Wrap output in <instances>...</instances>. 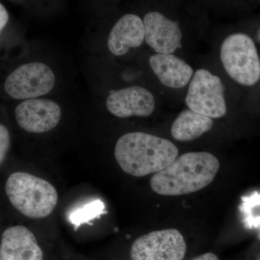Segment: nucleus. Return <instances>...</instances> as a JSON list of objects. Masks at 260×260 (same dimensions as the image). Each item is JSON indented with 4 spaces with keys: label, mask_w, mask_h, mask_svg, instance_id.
Wrapping results in <instances>:
<instances>
[{
    "label": "nucleus",
    "mask_w": 260,
    "mask_h": 260,
    "mask_svg": "<svg viewBox=\"0 0 260 260\" xmlns=\"http://www.w3.org/2000/svg\"><path fill=\"white\" fill-rule=\"evenodd\" d=\"M106 105L108 111L116 117H146L154 112L155 99L148 89L135 85L111 91Z\"/></svg>",
    "instance_id": "nucleus-9"
},
{
    "label": "nucleus",
    "mask_w": 260,
    "mask_h": 260,
    "mask_svg": "<svg viewBox=\"0 0 260 260\" xmlns=\"http://www.w3.org/2000/svg\"><path fill=\"white\" fill-rule=\"evenodd\" d=\"M259 30H258V42H259Z\"/></svg>",
    "instance_id": "nucleus-20"
},
{
    "label": "nucleus",
    "mask_w": 260,
    "mask_h": 260,
    "mask_svg": "<svg viewBox=\"0 0 260 260\" xmlns=\"http://www.w3.org/2000/svg\"><path fill=\"white\" fill-rule=\"evenodd\" d=\"M104 210V203L100 200H95L75 211L70 216V220L75 225H79L83 222L88 221L90 219L99 216Z\"/></svg>",
    "instance_id": "nucleus-16"
},
{
    "label": "nucleus",
    "mask_w": 260,
    "mask_h": 260,
    "mask_svg": "<svg viewBox=\"0 0 260 260\" xmlns=\"http://www.w3.org/2000/svg\"><path fill=\"white\" fill-rule=\"evenodd\" d=\"M9 20V14L4 5L0 3V35Z\"/></svg>",
    "instance_id": "nucleus-18"
},
{
    "label": "nucleus",
    "mask_w": 260,
    "mask_h": 260,
    "mask_svg": "<svg viewBox=\"0 0 260 260\" xmlns=\"http://www.w3.org/2000/svg\"><path fill=\"white\" fill-rule=\"evenodd\" d=\"M187 246L177 229L155 231L135 241L130 250L132 260H183Z\"/></svg>",
    "instance_id": "nucleus-7"
},
{
    "label": "nucleus",
    "mask_w": 260,
    "mask_h": 260,
    "mask_svg": "<svg viewBox=\"0 0 260 260\" xmlns=\"http://www.w3.org/2000/svg\"><path fill=\"white\" fill-rule=\"evenodd\" d=\"M220 162L208 152H189L177 157L150 179L152 189L164 196H180L204 189L215 179Z\"/></svg>",
    "instance_id": "nucleus-1"
},
{
    "label": "nucleus",
    "mask_w": 260,
    "mask_h": 260,
    "mask_svg": "<svg viewBox=\"0 0 260 260\" xmlns=\"http://www.w3.org/2000/svg\"><path fill=\"white\" fill-rule=\"evenodd\" d=\"M220 59L228 75L237 83L252 86L259 81V54L249 36L235 34L228 37L222 44Z\"/></svg>",
    "instance_id": "nucleus-4"
},
{
    "label": "nucleus",
    "mask_w": 260,
    "mask_h": 260,
    "mask_svg": "<svg viewBox=\"0 0 260 260\" xmlns=\"http://www.w3.org/2000/svg\"><path fill=\"white\" fill-rule=\"evenodd\" d=\"M191 260H220L219 259L218 256L216 254H214L212 252L205 253V254H201L196 256V257L193 258Z\"/></svg>",
    "instance_id": "nucleus-19"
},
{
    "label": "nucleus",
    "mask_w": 260,
    "mask_h": 260,
    "mask_svg": "<svg viewBox=\"0 0 260 260\" xmlns=\"http://www.w3.org/2000/svg\"><path fill=\"white\" fill-rule=\"evenodd\" d=\"M44 254L35 235L28 228H8L2 235L0 260H43Z\"/></svg>",
    "instance_id": "nucleus-11"
},
{
    "label": "nucleus",
    "mask_w": 260,
    "mask_h": 260,
    "mask_svg": "<svg viewBox=\"0 0 260 260\" xmlns=\"http://www.w3.org/2000/svg\"><path fill=\"white\" fill-rule=\"evenodd\" d=\"M149 63L159 81L168 88H184L194 74L187 63L172 54L157 53L150 56Z\"/></svg>",
    "instance_id": "nucleus-13"
},
{
    "label": "nucleus",
    "mask_w": 260,
    "mask_h": 260,
    "mask_svg": "<svg viewBox=\"0 0 260 260\" xmlns=\"http://www.w3.org/2000/svg\"><path fill=\"white\" fill-rule=\"evenodd\" d=\"M145 41V26L143 20L136 15L121 17L111 30L108 38V48L115 56L126 54L132 48H138Z\"/></svg>",
    "instance_id": "nucleus-12"
},
{
    "label": "nucleus",
    "mask_w": 260,
    "mask_h": 260,
    "mask_svg": "<svg viewBox=\"0 0 260 260\" xmlns=\"http://www.w3.org/2000/svg\"><path fill=\"white\" fill-rule=\"evenodd\" d=\"M178 155L177 147L169 140L140 132L122 135L114 149V156L121 169L137 177L162 170Z\"/></svg>",
    "instance_id": "nucleus-2"
},
{
    "label": "nucleus",
    "mask_w": 260,
    "mask_h": 260,
    "mask_svg": "<svg viewBox=\"0 0 260 260\" xmlns=\"http://www.w3.org/2000/svg\"><path fill=\"white\" fill-rule=\"evenodd\" d=\"M221 80L208 70L195 72L189 84L186 104L190 110L210 118L223 117L227 112Z\"/></svg>",
    "instance_id": "nucleus-5"
},
{
    "label": "nucleus",
    "mask_w": 260,
    "mask_h": 260,
    "mask_svg": "<svg viewBox=\"0 0 260 260\" xmlns=\"http://www.w3.org/2000/svg\"><path fill=\"white\" fill-rule=\"evenodd\" d=\"M10 140L9 130L0 124V165L6 158L10 146Z\"/></svg>",
    "instance_id": "nucleus-17"
},
{
    "label": "nucleus",
    "mask_w": 260,
    "mask_h": 260,
    "mask_svg": "<svg viewBox=\"0 0 260 260\" xmlns=\"http://www.w3.org/2000/svg\"><path fill=\"white\" fill-rule=\"evenodd\" d=\"M15 114L22 129L30 133H44L58 125L61 110L59 104L54 101L30 99L17 106Z\"/></svg>",
    "instance_id": "nucleus-8"
},
{
    "label": "nucleus",
    "mask_w": 260,
    "mask_h": 260,
    "mask_svg": "<svg viewBox=\"0 0 260 260\" xmlns=\"http://www.w3.org/2000/svg\"><path fill=\"white\" fill-rule=\"evenodd\" d=\"M239 210L243 215V222L247 229H259L260 194L255 191L249 195L243 196Z\"/></svg>",
    "instance_id": "nucleus-15"
},
{
    "label": "nucleus",
    "mask_w": 260,
    "mask_h": 260,
    "mask_svg": "<svg viewBox=\"0 0 260 260\" xmlns=\"http://www.w3.org/2000/svg\"><path fill=\"white\" fill-rule=\"evenodd\" d=\"M145 40L160 54H173L181 48L182 32L179 23L169 20L158 12L145 15Z\"/></svg>",
    "instance_id": "nucleus-10"
},
{
    "label": "nucleus",
    "mask_w": 260,
    "mask_h": 260,
    "mask_svg": "<svg viewBox=\"0 0 260 260\" xmlns=\"http://www.w3.org/2000/svg\"><path fill=\"white\" fill-rule=\"evenodd\" d=\"M12 205L30 218H44L55 209L58 193L54 186L42 178L25 172H15L5 184Z\"/></svg>",
    "instance_id": "nucleus-3"
},
{
    "label": "nucleus",
    "mask_w": 260,
    "mask_h": 260,
    "mask_svg": "<svg viewBox=\"0 0 260 260\" xmlns=\"http://www.w3.org/2000/svg\"><path fill=\"white\" fill-rule=\"evenodd\" d=\"M55 80V75L48 65L34 61L20 65L10 73L5 82V90L16 100L36 99L50 93Z\"/></svg>",
    "instance_id": "nucleus-6"
},
{
    "label": "nucleus",
    "mask_w": 260,
    "mask_h": 260,
    "mask_svg": "<svg viewBox=\"0 0 260 260\" xmlns=\"http://www.w3.org/2000/svg\"><path fill=\"white\" fill-rule=\"evenodd\" d=\"M213 124L211 118L186 109L179 114L173 123L171 133L178 141H191L210 131Z\"/></svg>",
    "instance_id": "nucleus-14"
}]
</instances>
